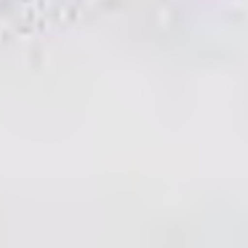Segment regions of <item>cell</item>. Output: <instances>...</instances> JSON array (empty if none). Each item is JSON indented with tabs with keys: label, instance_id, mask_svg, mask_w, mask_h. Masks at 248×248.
Masks as SVG:
<instances>
[]
</instances>
